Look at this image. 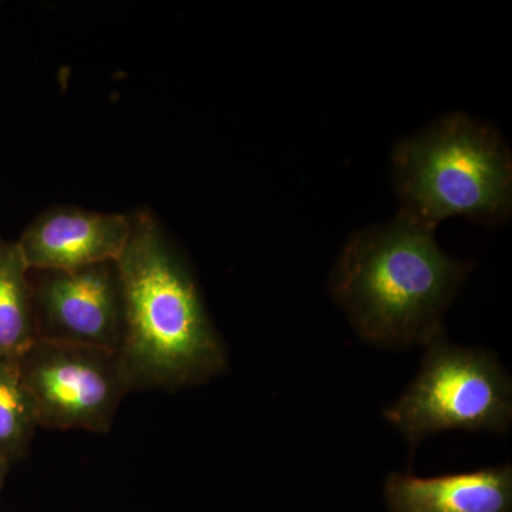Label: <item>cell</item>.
Returning <instances> with one entry per match:
<instances>
[{"mask_svg":"<svg viewBox=\"0 0 512 512\" xmlns=\"http://www.w3.org/2000/svg\"><path fill=\"white\" fill-rule=\"evenodd\" d=\"M130 217L117 268L124 303L119 356L131 390L173 392L222 375L227 350L190 268L151 212Z\"/></svg>","mask_w":512,"mask_h":512,"instance_id":"obj_1","label":"cell"},{"mask_svg":"<svg viewBox=\"0 0 512 512\" xmlns=\"http://www.w3.org/2000/svg\"><path fill=\"white\" fill-rule=\"evenodd\" d=\"M471 269L440 248L433 229L399 214L348 239L330 293L370 345L426 346L444 335V313Z\"/></svg>","mask_w":512,"mask_h":512,"instance_id":"obj_2","label":"cell"},{"mask_svg":"<svg viewBox=\"0 0 512 512\" xmlns=\"http://www.w3.org/2000/svg\"><path fill=\"white\" fill-rule=\"evenodd\" d=\"M393 175L399 214L433 231L457 215L484 225L510 217V150L495 128L467 114H447L397 143Z\"/></svg>","mask_w":512,"mask_h":512,"instance_id":"obj_3","label":"cell"},{"mask_svg":"<svg viewBox=\"0 0 512 512\" xmlns=\"http://www.w3.org/2000/svg\"><path fill=\"white\" fill-rule=\"evenodd\" d=\"M383 416L412 447L441 431L505 433L512 421L511 377L494 353L441 335L426 345L419 375Z\"/></svg>","mask_w":512,"mask_h":512,"instance_id":"obj_4","label":"cell"},{"mask_svg":"<svg viewBox=\"0 0 512 512\" xmlns=\"http://www.w3.org/2000/svg\"><path fill=\"white\" fill-rule=\"evenodd\" d=\"M39 427L107 433L131 392L117 353L37 339L18 359Z\"/></svg>","mask_w":512,"mask_h":512,"instance_id":"obj_5","label":"cell"},{"mask_svg":"<svg viewBox=\"0 0 512 512\" xmlns=\"http://www.w3.org/2000/svg\"><path fill=\"white\" fill-rule=\"evenodd\" d=\"M29 282L37 339L119 355L124 303L117 262L77 269H29Z\"/></svg>","mask_w":512,"mask_h":512,"instance_id":"obj_6","label":"cell"},{"mask_svg":"<svg viewBox=\"0 0 512 512\" xmlns=\"http://www.w3.org/2000/svg\"><path fill=\"white\" fill-rule=\"evenodd\" d=\"M130 232V215L62 207L39 215L16 242L29 269H77L119 261Z\"/></svg>","mask_w":512,"mask_h":512,"instance_id":"obj_7","label":"cell"},{"mask_svg":"<svg viewBox=\"0 0 512 512\" xmlns=\"http://www.w3.org/2000/svg\"><path fill=\"white\" fill-rule=\"evenodd\" d=\"M384 498L390 512H512V467L433 478L392 473Z\"/></svg>","mask_w":512,"mask_h":512,"instance_id":"obj_8","label":"cell"},{"mask_svg":"<svg viewBox=\"0 0 512 512\" xmlns=\"http://www.w3.org/2000/svg\"><path fill=\"white\" fill-rule=\"evenodd\" d=\"M36 340L28 265L18 242L0 238V360H18Z\"/></svg>","mask_w":512,"mask_h":512,"instance_id":"obj_9","label":"cell"},{"mask_svg":"<svg viewBox=\"0 0 512 512\" xmlns=\"http://www.w3.org/2000/svg\"><path fill=\"white\" fill-rule=\"evenodd\" d=\"M37 427L35 406L20 379L18 360H0V457L10 464L22 460Z\"/></svg>","mask_w":512,"mask_h":512,"instance_id":"obj_10","label":"cell"},{"mask_svg":"<svg viewBox=\"0 0 512 512\" xmlns=\"http://www.w3.org/2000/svg\"><path fill=\"white\" fill-rule=\"evenodd\" d=\"M12 464L6 461L5 458L0 457V491H2L3 481H5L6 474H8L9 467Z\"/></svg>","mask_w":512,"mask_h":512,"instance_id":"obj_11","label":"cell"}]
</instances>
